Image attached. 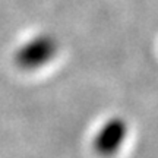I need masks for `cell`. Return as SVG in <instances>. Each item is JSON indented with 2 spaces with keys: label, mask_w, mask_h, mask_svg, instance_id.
I'll return each mask as SVG.
<instances>
[{
  "label": "cell",
  "mask_w": 158,
  "mask_h": 158,
  "mask_svg": "<svg viewBox=\"0 0 158 158\" xmlns=\"http://www.w3.org/2000/svg\"><path fill=\"white\" fill-rule=\"evenodd\" d=\"M57 53V43L51 35H37L16 51L15 62L23 70H35L45 66Z\"/></svg>",
  "instance_id": "1"
},
{
  "label": "cell",
  "mask_w": 158,
  "mask_h": 158,
  "mask_svg": "<svg viewBox=\"0 0 158 158\" xmlns=\"http://www.w3.org/2000/svg\"><path fill=\"white\" fill-rule=\"evenodd\" d=\"M127 136V123L120 117H111L104 122L94 138V149L101 157H111L122 148Z\"/></svg>",
  "instance_id": "2"
}]
</instances>
